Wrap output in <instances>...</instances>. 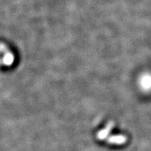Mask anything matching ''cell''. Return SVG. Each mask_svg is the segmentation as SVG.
Masks as SVG:
<instances>
[{"instance_id":"1","label":"cell","mask_w":151,"mask_h":151,"mask_svg":"<svg viewBox=\"0 0 151 151\" xmlns=\"http://www.w3.org/2000/svg\"><path fill=\"white\" fill-rule=\"evenodd\" d=\"M114 124L113 122H111L107 124V126L105 128H104L102 130L99 131L97 134V138L99 140H104L105 139H106V137H108L110 132L112 130Z\"/></svg>"},{"instance_id":"2","label":"cell","mask_w":151,"mask_h":151,"mask_svg":"<svg viewBox=\"0 0 151 151\" xmlns=\"http://www.w3.org/2000/svg\"><path fill=\"white\" fill-rule=\"evenodd\" d=\"M107 141L111 144H116V145H121L126 142L125 137L122 135H115L111 136L107 139Z\"/></svg>"}]
</instances>
